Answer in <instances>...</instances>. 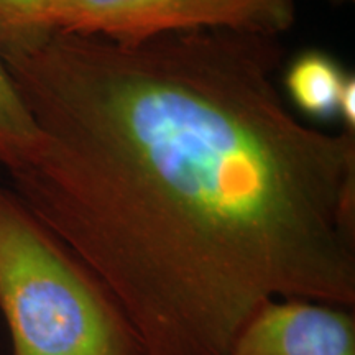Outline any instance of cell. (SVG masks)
I'll list each match as a JSON object with an SVG mask.
<instances>
[{
	"instance_id": "6",
	"label": "cell",
	"mask_w": 355,
	"mask_h": 355,
	"mask_svg": "<svg viewBox=\"0 0 355 355\" xmlns=\"http://www.w3.org/2000/svg\"><path fill=\"white\" fill-rule=\"evenodd\" d=\"M38 141V128L0 55V166L19 170Z\"/></svg>"
},
{
	"instance_id": "2",
	"label": "cell",
	"mask_w": 355,
	"mask_h": 355,
	"mask_svg": "<svg viewBox=\"0 0 355 355\" xmlns=\"http://www.w3.org/2000/svg\"><path fill=\"white\" fill-rule=\"evenodd\" d=\"M0 313L12 355H145L110 288L3 186Z\"/></svg>"
},
{
	"instance_id": "8",
	"label": "cell",
	"mask_w": 355,
	"mask_h": 355,
	"mask_svg": "<svg viewBox=\"0 0 355 355\" xmlns=\"http://www.w3.org/2000/svg\"><path fill=\"white\" fill-rule=\"evenodd\" d=\"M331 2H334V3H349V2H354V0H331Z\"/></svg>"
},
{
	"instance_id": "4",
	"label": "cell",
	"mask_w": 355,
	"mask_h": 355,
	"mask_svg": "<svg viewBox=\"0 0 355 355\" xmlns=\"http://www.w3.org/2000/svg\"><path fill=\"white\" fill-rule=\"evenodd\" d=\"M230 355H355V318L316 301H268L239 332Z\"/></svg>"
},
{
	"instance_id": "5",
	"label": "cell",
	"mask_w": 355,
	"mask_h": 355,
	"mask_svg": "<svg viewBox=\"0 0 355 355\" xmlns=\"http://www.w3.org/2000/svg\"><path fill=\"white\" fill-rule=\"evenodd\" d=\"M354 74L331 53L311 48L286 64L283 91L298 112L316 122L339 121L344 89Z\"/></svg>"
},
{
	"instance_id": "3",
	"label": "cell",
	"mask_w": 355,
	"mask_h": 355,
	"mask_svg": "<svg viewBox=\"0 0 355 355\" xmlns=\"http://www.w3.org/2000/svg\"><path fill=\"white\" fill-rule=\"evenodd\" d=\"M295 21L296 0H50L46 8L51 33L119 43L199 30L278 38Z\"/></svg>"
},
{
	"instance_id": "7",
	"label": "cell",
	"mask_w": 355,
	"mask_h": 355,
	"mask_svg": "<svg viewBox=\"0 0 355 355\" xmlns=\"http://www.w3.org/2000/svg\"><path fill=\"white\" fill-rule=\"evenodd\" d=\"M48 3L50 0H0V55L24 51L50 37Z\"/></svg>"
},
{
	"instance_id": "1",
	"label": "cell",
	"mask_w": 355,
	"mask_h": 355,
	"mask_svg": "<svg viewBox=\"0 0 355 355\" xmlns=\"http://www.w3.org/2000/svg\"><path fill=\"white\" fill-rule=\"evenodd\" d=\"M38 128L12 191L145 355H230L260 306L355 304V137L300 121L278 38L51 33L2 56Z\"/></svg>"
}]
</instances>
